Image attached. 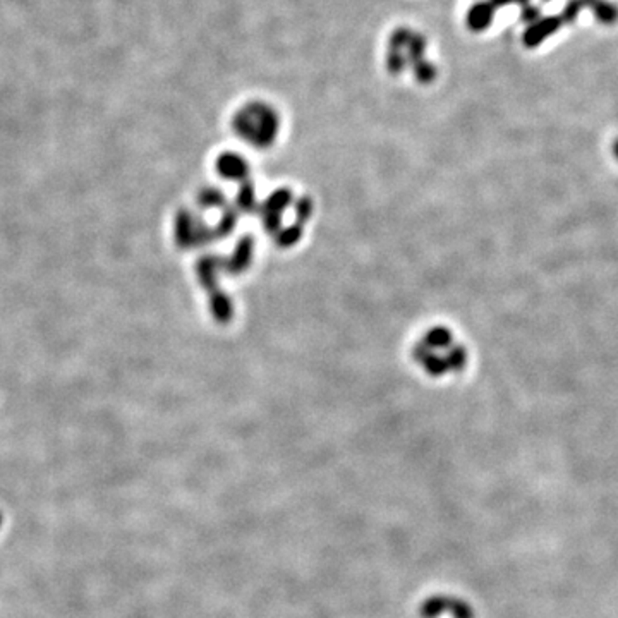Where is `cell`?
Returning <instances> with one entry per match:
<instances>
[{"instance_id":"obj_1","label":"cell","mask_w":618,"mask_h":618,"mask_svg":"<svg viewBox=\"0 0 618 618\" xmlns=\"http://www.w3.org/2000/svg\"><path fill=\"white\" fill-rule=\"evenodd\" d=\"M236 133L256 146H268L275 141L280 127L277 112L270 105L251 102L244 105L232 120Z\"/></svg>"},{"instance_id":"obj_2","label":"cell","mask_w":618,"mask_h":618,"mask_svg":"<svg viewBox=\"0 0 618 618\" xmlns=\"http://www.w3.org/2000/svg\"><path fill=\"white\" fill-rule=\"evenodd\" d=\"M562 28V19L557 15H550V18H543L539 21L532 22L529 28L524 31L522 34V44L527 49H536L546 40L548 37L555 34L557 31Z\"/></svg>"},{"instance_id":"obj_3","label":"cell","mask_w":618,"mask_h":618,"mask_svg":"<svg viewBox=\"0 0 618 618\" xmlns=\"http://www.w3.org/2000/svg\"><path fill=\"white\" fill-rule=\"evenodd\" d=\"M495 11L496 9L491 6V2L474 4L471 9L468 11V15H465V25L474 33L486 31L491 26L493 18H495Z\"/></svg>"},{"instance_id":"obj_4","label":"cell","mask_w":618,"mask_h":618,"mask_svg":"<svg viewBox=\"0 0 618 618\" xmlns=\"http://www.w3.org/2000/svg\"><path fill=\"white\" fill-rule=\"evenodd\" d=\"M586 7L594 11V15L603 25H613L618 21V9L608 0H584Z\"/></svg>"},{"instance_id":"obj_5","label":"cell","mask_w":618,"mask_h":618,"mask_svg":"<svg viewBox=\"0 0 618 618\" xmlns=\"http://www.w3.org/2000/svg\"><path fill=\"white\" fill-rule=\"evenodd\" d=\"M407 62L414 67L418 62L425 60L423 56H425V50H426V38L419 33H412L409 41H407Z\"/></svg>"},{"instance_id":"obj_6","label":"cell","mask_w":618,"mask_h":618,"mask_svg":"<svg viewBox=\"0 0 618 618\" xmlns=\"http://www.w3.org/2000/svg\"><path fill=\"white\" fill-rule=\"evenodd\" d=\"M407 57L406 53L400 52V50H388L387 56V69L392 76H399L404 72V69L407 67Z\"/></svg>"},{"instance_id":"obj_7","label":"cell","mask_w":618,"mask_h":618,"mask_svg":"<svg viewBox=\"0 0 618 618\" xmlns=\"http://www.w3.org/2000/svg\"><path fill=\"white\" fill-rule=\"evenodd\" d=\"M584 7H586L584 0H569V2H567V6L563 7L562 15H558V18L562 19V22H565V25H574Z\"/></svg>"},{"instance_id":"obj_8","label":"cell","mask_w":618,"mask_h":618,"mask_svg":"<svg viewBox=\"0 0 618 618\" xmlns=\"http://www.w3.org/2000/svg\"><path fill=\"white\" fill-rule=\"evenodd\" d=\"M411 34H412V31L409 28H406V26H400V28L395 30L394 33L390 34V38H388V50H400V52H404V49L407 46V41H409Z\"/></svg>"},{"instance_id":"obj_9","label":"cell","mask_w":618,"mask_h":618,"mask_svg":"<svg viewBox=\"0 0 618 618\" xmlns=\"http://www.w3.org/2000/svg\"><path fill=\"white\" fill-rule=\"evenodd\" d=\"M414 74L418 77L419 83L427 84L437 77V69H434L433 64H430L427 60H421L414 65Z\"/></svg>"},{"instance_id":"obj_10","label":"cell","mask_w":618,"mask_h":618,"mask_svg":"<svg viewBox=\"0 0 618 618\" xmlns=\"http://www.w3.org/2000/svg\"><path fill=\"white\" fill-rule=\"evenodd\" d=\"M539 15H541L539 7L526 6V7H522V14H520V19H522L526 25H532V22L539 21Z\"/></svg>"},{"instance_id":"obj_11","label":"cell","mask_w":618,"mask_h":618,"mask_svg":"<svg viewBox=\"0 0 618 618\" xmlns=\"http://www.w3.org/2000/svg\"><path fill=\"white\" fill-rule=\"evenodd\" d=\"M489 2H491V6L495 7V9H500V7H505V6H510V4H519V6H522V7L529 6V0H489Z\"/></svg>"},{"instance_id":"obj_12","label":"cell","mask_w":618,"mask_h":618,"mask_svg":"<svg viewBox=\"0 0 618 618\" xmlns=\"http://www.w3.org/2000/svg\"><path fill=\"white\" fill-rule=\"evenodd\" d=\"M2 519H4V517H2V514H0V526H2Z\"/></svg>"},{"instance_id":"obj_13","label":"cell","mask_w":618,"mask_h":618,"mask_svg":"<svg viewBox=\"0 0 618 618\" xmlns=\"http://www.w3.org/2000/svg\"><path fill=\"white\" fill-rule=\"evenodd\" d=\"M545 2H550V0H545Z\"/></svg>"}]
</instances>
